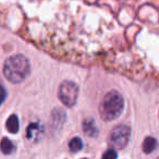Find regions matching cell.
<instances>
[{
	"label": "cell",
	"mask_w": 159,
	"mask_h": 159,
	"mask_svg": "<svg viewBox=\"0 0 159 159\" xmlns=\"http://www.w3.org/2000/svg\"><path fill=\"white\" fill-rule=\"evenodd\" d=\"M31 66L27 58L23 55H14L8 58L3 64V75L13 84L23 82L30 74Z\"/></svg>",
	"instance_id": "1"
},
{
	"label": "cell",
	"mask_w": 159,
	"mask_h": 159,
	"mask_svg": "<svg viewBox=\"0 0 159 159\" xmlns=\"http://www.w3.org/2000/svg\"><path fill=\"white\" fill-rule=\"evenodd\" d=\"M69 148L71 152H77L83 148V141L80 137H73L70 142H69Z\"/></svg>",
	"instance_id": "9"
},
{
	"label": "cell",
	"mask_w": 159,
	"mask_h": 159,
	"mask_svg": "<svg viewBox=\"0 0 159 159\" xmlns=\"http://www.w3.org/2000/svg\"><path fill=\"white\" fill-rule=\"evenodd\" d=\"M6 98H7V92H6L5 87L2 85H0V105L3 104Z\"/></svg>",
	"instance_id": "12"
},
{
	"label": "cell",
	"mask_w": 159,
	"mask_h": 159,
	"mask_svg": "<svg viewBox=\"0 0 159 159\" xmlns=\"http://www.w3.org/2000/svg\"><path fill=\"white\" fill-rule=\"evenodd\" d=\"M117 157H118V154L113 148L107 150V152H105V154L102 155V158H105V159H115V158H117Z\"/></svg>",
	"instance_id": "11"
},
{
	"label": "cell",
	"mask_w": 159,
	"mask_h": 159,
	"mask_svg": "<svg viewBox=\"0 0 159 159\" xmlns=\"http://www.w3.org/2000/svg\"><path fill=\"white\" fill-rule=\"evenodd\" d=\"M38 133H40L39 125H38L37 123H31L29 128H27V130H26V137L32 139V136H33V135H37Z\"/></svg>",
	"instance_id": "10"
},
{
	"label": "cell",
	"mask_w": 159,
	"mask_h": 159,
	"mask_svg": "<svg viewBox=\"0 0 159 159\" xmlns=\"http://www.w3.org/2000/svg\"><path fill=\"white\" fill-rule=\"evenodd\" d=\"M83 131L86 135L91 137H95L98 134V129L93 119H86L83 122Z\"/></svg>",
	"instance_id": "5"
},
{
	"label": "cell",
	"mask_w": 159,
	"mask_h": 159,
	"mask_svg": "<svg viewBox=\"0 0 159 159\" xmlns=\"http://www.w3.org/2000/svg\"><path fill=\"white\" fill-rule=\"evenodd\" d=\"M19 129H20V122H19V118L16 115H12L8 118L7 120V130L12 134L18 133Z\"/></svg>",
	"instance_id": "6"
},
{
	"label": "cell",
	"mask_w": 159,
	"mask_h": 159,
	"mask_svg": "<svg viewBox=\"0 0 159 159\" xmlns=\"http://www.w3.org/2000/svg\"><path fill=\"white\" fill-rule=\"evenodd\" d=\"M79 86L76 83L72 81H63L60 84L59 91H58V96L62 104L66 107H73L77 102L79 98Z\"/></svg>",
	"instance_id": "3"
},
{
	"label": "cell",
	"mask_w": 159,
	"mask_h": 159,
	"mask_svg": "<svg viewBox=\"0 0 159 159\" xmlns=\"http://www.w3.org/2000/svg\"><path fill=\"white\" fill-rule=\"evenodd\" d=\"M124 109V99L117 91H110L105 95L99 105V115L104 121H113L119 118Z\"/></svg>",
	"instance_id": "2"
},
{
	"label": "cell",
	"mask_w": 159,
	"mask_h": 159,
	"mask_svg": "<svg viewBox=\"0 0 159 159\" xmlns=\"http://www.w3.org/2000/svg\"><path fill=\"white\" fill-rule=\"evenodd\" d=\"M0 150L5 155H10V154H12V152H14V150H16V145L12 143V141H10L9 139L5 137V139H2L1 142H0Z\"/></svg>",
	"instance_id": "8"
},
{
	"label": "cell",
	"mask_w": 159,
	"mask_h": 159,
	"mask_svg": "<svg viewBox=\"0 0 159 159\" xmlns=\"http://www.w3.org/2000/svg\"><path fill=\"white\" fill-rule=\"evenodd\" d=\"M157 145H158V143H157L156 139H154V137H152V136L146 137L143 142V152H145V154H150V152H152L156 149Z\"/></svg>",
	"instance_id": "7"
},
{
	"label": "cell",
	"mask_w": 159,
	"mask_h": 159,
	"mask_svg": "<svg viewBox=\"0 0 159 159\" xmlns=\"http://www.w3.org/2000/svg\"><path fill=\"white\" fill-rule=\"evenodd\" d=\"M131 137V128L125 124L117 125L109 135V145L113 149H122L129 144Z\"/></svg>",
	"instance_id": "4"
}]
</instances>
